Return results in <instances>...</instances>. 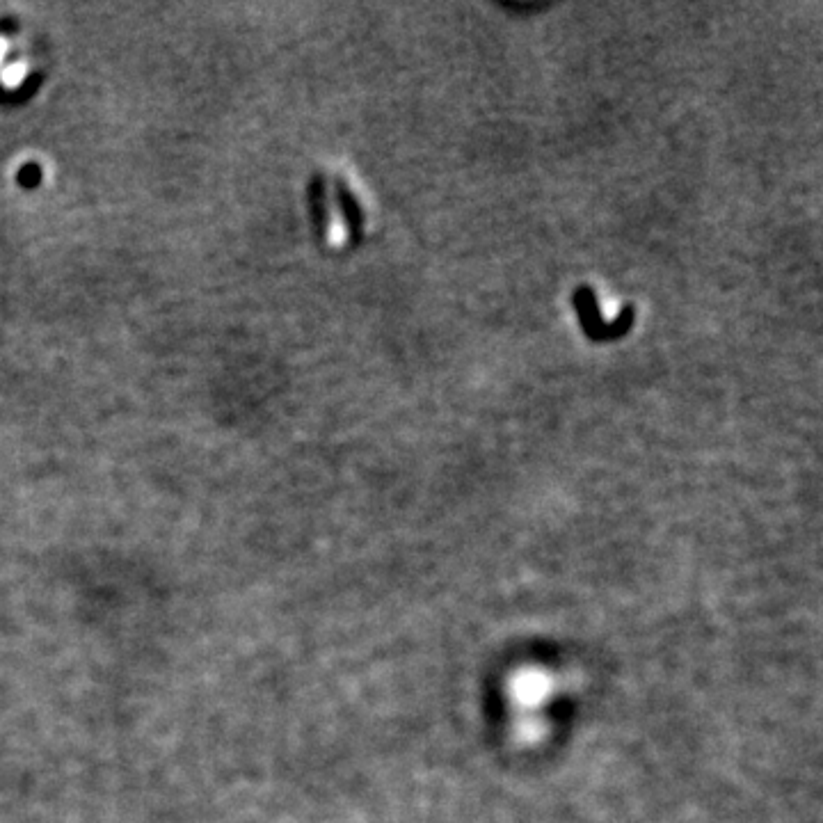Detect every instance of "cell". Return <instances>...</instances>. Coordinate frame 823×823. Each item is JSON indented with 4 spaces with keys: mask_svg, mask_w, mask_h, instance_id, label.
<instances>
[{
    "mask_svg": "<svg viewBox=\"0 0 823 823\" xmlns=\"http://www.w3.org/2000/svg\"><path fill=\"white\" fill-rule=\"evenodd\" d=\"M513 691L517 695V700L526 702V705H533V702L545 700V695L551 691V682L547 679V675L526 673V675H519L515 679V689Z\"/></svg>",
    "mask_w": 823,
    "mask_h": 823,
    "instance_id": "6da1fadb",
    "label": "cell"
}]
</instances>
